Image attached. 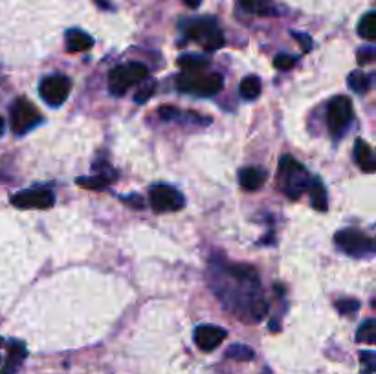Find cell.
Instances as JSON below:
<instances>
[{
  "instance_id": "8",
  "label": "cell",
  "mask_w": 376,
  "mask_h": 374,
  "mask_svg": "<svg viewBox=\"0 0 376 374\" xmlns=\"http://www.w3.org/2000/svg\"><path fill=\"white\" fill-rule=\"evenodd\" d=\"M40 121H43L40 112L30 99L19 98L15 99V103L11 105V128L19 136L30 133L31 128L37 127Z\"/></svg>"
},
{
  "instance_id": "20",
  "label": "cell",
  "mask_w": 376,
  "mask_h": 374,
  "mask_svg": "<svg viewBox=\"0 0 376 374\" xmlns=\"http://www.w3.org/2000/svg\"><path fill=\"white\" fill-rule=\"evenodd\" d=\"M358 35L366 40H376V13L369 11L361 17L360 24H358Z\"/></svg>"
},
{
  "instance_id": "15",
  "label": "cell",
  "mask_w": 376,
  "mask_h": 374,
  "mask_svg": "<svg viewBox=\"0 0 376 374\" xmlns=\"http://www.w3.org/2000/svg\"><path fill=\"white\" fill-rule=\"evenodd\" d=\"M65 39H66V50H68L70 54L89 52V50L94 46V39H92L87 31L77 30V28L66 31Z\"/></svg>"
},
{
  "instance_id": "23",
  "label": "cell",
  "mask_w": 376,
  "mask_h": 374,
  "mask_svg": "<svg viewBox=\"0 0 376 374\" xmlns=\"http://www.w3.org/2000/svg\"><path fill=\"white\" fill-rule=\"evenodd\" d=\"M75 184L81 187H84V189H92V191H103V189H107V187H109V184H112V182H110L109 178L101 177V174H94V177L77 178V180H75Z\"/></svg>"
},
{
  "instance_id": "2",
  "label": "cell",
  "mask_w": 376,
  "mask_h": 374,
  "mask_svg": "<svg viewBox=\"0 0 376 374\" xmlns=\"http://www.w3.org/2000/svg\"><path fill=\"white\" fill-rule=\"evenodd\" d=\"M308 180H310V177H308L307 169L303 167L296 158L290 156V154L281 156V160H279L278 182L281 191L288 198L297 200V198L301 197L303 191H307Z\"/></svg>"
},
{
  "instance_id": "9",
  "label": "cell",
  "mask_w": 376,
  "mask_h": 374,
  "mask_svg": "<svg viewBox=\"0 0 376 374\" xmlns=\"http://www.w3.org/2000/svg\"><path fill=\"white\" fill-rule=\"evenodd\" d=\"M149 202L153 206L156 213H169V211H180L186 204L182 193L179 189H174L173 186H165V184H158V186L151 187L149 191Z\"/></svg>"
},
{
  "instance_id": "37",
  "label": "cell",
  "mask_w": 376,
  "mask_h": 374,
  "mask_svg": "<svg viewBox=\"0 0 376 374\" xmlns=\"http://www.w3.org/2000/svg\"><path fill=\"white\" fill-rule=\"evenodd\" d=\"M2 343H4V340H2V338H0V347H2Z\"/></svg>"
},
{
  "instance_id": "19",
  "label": "cell",
  "mask_w": 376,
  "mask_h": 374,
  "mask_svg": "<svg viewBox=\"0 0 376 374\" xmlns=\"http://www.w3.org/2000/svg\"><path fill=\"white\" fill-rule=\"evenodd\" d=\"M241 8H243L246 13H252V15L268 17L276 13L270 0H241Z\"/></svg>"
},
{
  "instance_id": "3",
  "label": "cell",
  "mask_w": 376,
  "mask_h": 374,
  "mask_svg": "<svg viewBox=\"0 0 376 374\" xmlns=\"http://www.w3.org/2000/svg\"><path fill=\"white\" fill-rule=\"evenodd\" d=\"M176 89L198 98H211L223 90V77L213 72H182L176 77Z\"/></svg>"
},
{
  "instance_id": "24",
  "label": "cell",
  "mask_w": 376,
  "mask_h": 374,
  "mask_svg": "<svg viewBox=\"0 0 376 374\" xmlns=\"http://www.w3.org/2000/svg\"><path fill=\"white\" fill-rule=\"evenodd\" d=\"M226 358L235 359V361H250V359L255 358V352H253V349H250L248 345L235 343L226 350Z\"/></svg>"
},
{
  "instance_id": "18",
  "label": "cell",
  "mask_w": 376,
  "mask_h": 374,
  "mask_svg": "<svg viewBox=\"0 0 376 374\" xmlns=\"http://www.w3.org/2000/svg\"><path fill=\"white\" fill-rule=\"evenodd\" d=\"M179 66L182 72H206L209 66V59L197 54H186L179 57Z\"/></svg>"
},
{
  "instance_id": "32",
  "label": "cell",
  "mask_w": 376,
  "mask_h": 374,
  "mask_svg": "<svg viewBox=\"0 0 376 374\" xmlns=\"http://www.w3.org/2000/svg\"><path fill=\"white\" fill-rule=\"evenodd\" d=\"M292 35H294V39H297V43H299V46L303 48V52H310V48H312L310 35L297 33V31H294Z\"/></svg>"
},
{
  "instance_id": "14",
  "label": "cell",
  "mask_w": 376,
  "mask_h": 374,
  "mask_svg": "<svg viewBox=\"0 0 376 374\" xmlns=\"http://www.w3.org/2000/svg\"><path fill=\"white\" fill-rule=\"evenodd\" d=\"M26 356H28L26 345L19 340H11L10 349H8V359L2 367V374H17Z\"/></svg>"
},
{
  "instance_id": "16",
  "label": "cell",
  "mask_w": 376,
  "mask_h": 374,
  "mask_svg": "<svg viewBox=\"0 0 376 374\" xmlns=\"http://www.w3.org/2000/svg\"><path fill=\"white\" fill-rule=\"evenodd\" d=\"M307 193L310 197V202L314 209L317 211H327L329 207V198H327V189L323 186L322 178L317 177H310L307 186Z\"/></svg>"
},
{
  "instance_id": "10",
  "label": "cell",
  "mask_w": 376,
  "mask_h": 374,
  "mask_svg": "<svg viewBox=\"0 0 376 374\" xmlns=\"http://www.w3.org/2000/svg\"><path fill=\"white\" fill-rule=\"evenodd\" d=\"M10 202L19 209H48L54 206L55 197L48 187H31L11 195Z\"/></svg>"
},
{
  "instance_id": "1",
  "label": "cell",
  "mask_w": 376,
  "mask_h": 374,
  "mask_svg": "<svg viewBox=\"0 0 376 374\" xmlns=\"http://www.w3.org/2000/svg\"><path fill=\"white\" fill-rule=\"evenodd\" d=\"M208 280L213 294L220 299L226 311L239 317V321L253 323L268 314L261 279L252 266L213 259L208 270Z\"/></svg>"
},
{
  "instance_id": "25",
  "label": "cell",
  "mask_w": 376,
  "mask_h": 374,
  "mask_svg": "<svg viewBox=\"0 0 376 374\" xmlns=\"http://www.w3.org/2000/svg\"><path fill=\"white\" fill-rule=\"evenodd\" d=\"M356 341L366 343V345H375V341H376V321L375 320H367L361 323V327L358 329Z\"/></svg>"
},
{
  "instance_id": "33",
  "label": "cell",
  "mask_w": 376,
  "mask_h": 374,
  "mask_svg": "<svg viewBox=\"0 0 376 374\" xmlns=\"http://www.w3.org/2000/svg\"><path fill=\"white\" fill-rule=\"evenodd\" d=\"M125 204H129V206L136 207V209H144V200L138 195H133V197H121Z\"/></svg>"
},
{
  "instance_id": "5",
  "label": "cell",
  "mask_w": 376,
  "mask_h": 374,
  "mask_svg": "<svg viewBox=\"0 0 376 374\" xmlns=\"http://www.w3.org/2000/svg\"><path fill=\"white\" fill-rule=\"evenodd\" d=\"M149 79V70L142 63H127L116 66L109 74V90L114 96H123L130 87L142 84Z\"/></svg>"
},
{
  "instance_id": "26",
  "label": "cell",
  "mask_w": 376,
  "mask_h": 374,
  "mask_svg": "<svg viewBox=\"0 0 376 374\" xmlns=\"http://www.w3.org/2000/svg\"><path fill=\"white\" fill-rule=\"evenodd\" d=\"M154 90H156V83H154V81H147V79H145L144 84L140 87V90L136 92V96H134V101H136L138 105L147 103L149 99L153 98Z\"/></svg>"
},
{
  "instance_id": "22",
  "label": "cell",
  "mask_w": 376,
  "mask_h": 374,
  "mask_svg": "<svg viewBox=\"0 0 376 374\" xmlns=\"http://www.w3.org/2000/svg\"><path fill=\"white\" fill-rule=\"evenodd\" d=\"M349 87L358 94L369 92V89H371V75L363 74L361 70H356V72H352L349 75Z\"/></svg>"
},
{
  "instance_id": "7",
  "label": "cell",
  "mask_w": 376,
  "mask_h": 374,
  "mask_svg": "<svg viewBox=\"0 0 376 374\" xmlns=\"http://www.w3.org/2000/svg\"><path fill=\"white\" fill-rule=\"evenodd\" d=\"M352 118H354V109H352V101L345 96H336L329 103L327 110V124L329 130L334 138H340L347 130V127L351 125Z\"/></svg>"
},
{
  "instance_id": "34",
  "label": "cell",
  "mask_w": 376,
  "mask_h": 374,
  "mask_svg": "<svg viewBox=\"0 0 376 374\" xmlns=\"http://www.w3.org/2000/svg\"><path fill=\"white\" fill-rule=\"evenodd\" d=\"M94 2L98 4V8H101V10H110L109 0H94Z\"/></svg>"
},
{
  "instance_id": "31",
  "label": "cell",
  "mask_w": 376,
  "mask_h": 374,
  "mask_svg": "<svg viewBox=\"0 0 376 374\" xmlns=\"http://www.w3.org/2000/svg\"><path fill=\"white\" fill-rule=\"evenodd\" d=\"M373 59H375V48H373V46L361 48L360 52H358V63H360L361 66L367 63H371Z\"/></svg>"
},
{
  "instance_id": "28",
  "label": "cell",
  "mask_w": 376,
  "mask_h": 374,
  "mask_svg": "<svg viewBox=\"0 0 376 374\" xmlns=\"http://www.w3.org/2000/svg\"><path fill=\"white\" fill-rule=\"evenodd\" d=\"M336 308L340 314H354L360 308V301L356 299H340L336 301Z\"/></svg>"
},
{
  "instance_id": "29",
  "label": "cell",
  "mask_w": 376,
  "mask_h": 374,
  "mask_svg": "<svg viewBox=\"0 0 376 374\" xmlns=\"http://www.w3.org/2000/svg\"><path fill=\"white\" fill-rule=\"evenodd\" d=\"M360 359L366 364L367 367V373L366 374H373L376 369V356L373 350H366V352H361L360 354Z\"/></svg>"
},
{
  "instance_id": "30",
  "label": "cell",
  "mask_w": 376,
  "mask_h": 374,
  "mask_svg": "<svg viewBox=\"0 0 376 374\" xmlns=\"http://www.w3.org/2000/svg\"><path fill=\"white\" fill-rule=\"evenodd\" d=\"M158 114L162 119H179L180 116H182V112H180L179 109H174V107H167V105L160 107Z\"/></svg>"
},
{
  "instance_id": "12",
  "label": "cell",
  "mask_w": 376,
  "mask_h": 374,
  "mask_svg": "<svg viewBox=\"0 0 376 374\" xmlns=\"http://www.w3.org/2000/svg\"><path fill=\"white\" fill-rule=\"evenodd\" d=\"M226 336H228V332L220 329V327L200 325L195 329L193 338L198 349L204 350V352H211V350L217 349L218 345L226 340Z\"/></svg>"
},
{
  "instance_id": "11",
  "label": "cell",
  "mask_w": 376,
  "mask_h": 374,
  "mask_svg": "<svg viewBox=\"0 0 376 374\" xmlns=\"http://www.w3.org/2000/svg\"><path fill=\"white\" fill-rule=\"evenodd\" d=\"M72 90V81L66 75H50L43 79L39 84L40 98L45 99L50 107H59L68 99V94Z\"/></svg>"
},
{
  "instance_id": "13",
  "label": "cell",
  "mask_w": 376,
  "mask_h": 374,
  "mask_svg": "<svg viewBox=\"0 0 376 374\" xmlns=\"http://www.w3.org/2000/svg\"><path fill=\"white\" fill-rule=\"evenodd\" d=\"M268 172L261 167H244L239 172V186L244 191H257L266 184Z\"/></svg>"
},
{
  "instance_id": "4",
  "label": "cell",
  "mask_w": 376,
  "mask_h": 374,
  "mask_svg": "<svg viewBox=\"0 0 376 374\" xmlns=\"http://www.w3.org/2000/svg\"><path fill=\"white\" fill-rule=\"evenodd\" d=\"M186 37L189 40H195L206 52H215V50L224 46L223 30L218 28L217 20L211 19V17L189 20L186 24Z\"/></svg>"
},
{
  "instance_id": "36",
  "label": "cell",
  "mask_w": 376,
  "mask_h": 374,
  "mask_svg": "<svg viewBox=\"0 0 376 374\" xmlns=\"http://www.w3.org/2000/svg\"><path fill=\"white\" fill-rule=\"evenodd\" d=\"M2 133H4V119L0 118V136H2Z\"/></svg>"
},
{
  "instance_id": "17",
  "label": "cell",
  "mask_w": 376,
  "mask_h": 374,
  "mask_svg": "<svg viewBox=\"0 0 376 374\" xmlns=\"http://www.w3.org/2000/svg\"><path fill=\"white\" fill-rule=\"evenodd\" d=\"M354 160H356L358 167L366 172H375L376 171V162L375 154H373L371 145L366 140L358 138L354 142Z\"/></svg>"
},
{
  "instance_id": "6",
  "label": "cell",
  "mask_w": 376,
  "mask_h": 374,
  "mask_svg": "<svg viewBox=\"0 0 376 374\" xmlns=\"http://www.w3.org/2000/svg\"><path fill=\"white\" fill-rule=\"evenodd\" d=\"M336 246L347 253V255L356 257V259H366V257L375 255V241L371 237L363 235L356 230H342L334 235Z\"/></svg>"
},
{
  "instance_id": "35",
  "label": "cell",
  "mask_w": 376,
  "mask_h": 374,
  "mask_svg": "<svg viewBox=\"0 0 376 374\" xmlns=\"http://www.w3.org/2000/svg\"><path fill=\"white\" fill-rule=\"evenodd\" d=\"M183 4L189 6V8H198V6L202 4V0H182Z\"/></svg>"
},
{
  "instance_id": "27",
  "label": "cell",
  "mask_w": 376,
  "mask_h": 374,
  "mask_svg": "<svg viewBox=\"0 0 376 374\" xmlns=\"http://www.w3.org/2000/svg\"><path fill=\"white\" fill-rule=\"evenodd\" d=\"M297 63V57H294V55H288V54H279L276 55V59H273V66L278 70H290L294 68Z\"/></svg>"
},
{
  "instance_id": "21",
  "label": "cell",
  "mask_w": 376,
  "mask_h": 374,
  "mask_svg": "<svg viewBox=\"0 0 376 374\" xmlns=\"http://www.w3.org/2000/svg\"><path fill=\"white\" fill-rule=\"evenodd\" d=\"M262 87H261V79L257 75H248L241 81V96L248 101H252V99L259 98V94H261Z\"/></svg>"
}]
</instances>
